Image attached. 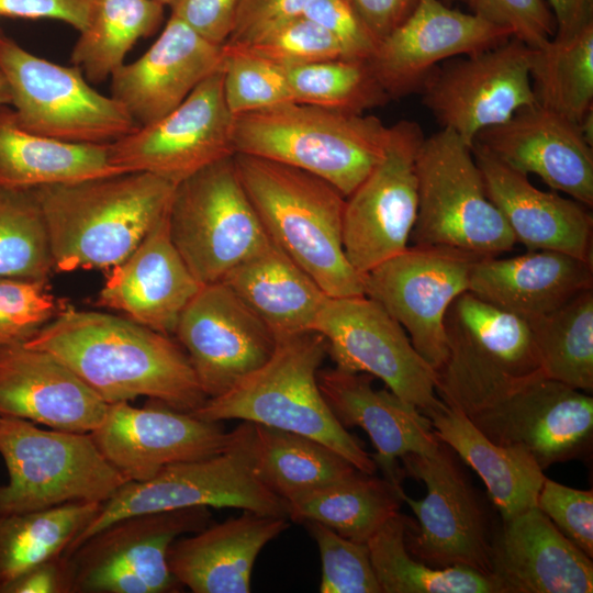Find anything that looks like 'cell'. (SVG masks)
Instances as JSON below:
<instances>
[{
  "mask_svg": "<svg viewBox=\"0 0 593 593\" xmlns=\"http://www.w3.org/2000/svg\"><path fill=\"white\" fill-rule=\"evenodd\" d=\"M11 104V93L4 77L0 74V107Z\"/></svg>",
  "mask_w": 593,
  "mask_h": 593,
  "instance_id": "680465c9",
  "label": "cell"
},
{
  "mask_svg": "<svg viewBox=\"0 0 593 593\" xmlns=\"http://www.w3.org/2000/svg\"><path fill=\"white\" fill-rule=\"evenodd\" d=\"M102 455L128 480L146 481L164 468L219 455L235 432L152 400L143 407L109 404L101 425L90 433Z\"/></svg>",
  "mask_w": 593,
  "mask_h": 593,
  "instance_id": "ffe728a7",
  "label": "cell"
},
{
  "mask_svg": "<svg viewBox=\"0 0 593 593\" xmlns=\"http://www.w3.org/2000/svg\"><path fill=\"white\" fill-rule=\"evenodd\" d=\"M224 51L223 89L233 116L294 102L283 66L244 46Z\"/></svg>",
  "mask_w": 593,
  "mask_h": 593,
  "instance_id": "ee69618b",
  "label": "cell"
},
{
  "mask_svg": "<svg viewBox=\"0 0 593 593\" xmlns=\"http://www.w3.org/2000/svg\"><path fill=\"white\" fill-rule=\"evenodd\" d=\"M97 0H0V15L23 19H55L82 32Z\"/></svg>",
  "mask_w": 593,
  "mask_h": 593,
  "instance_id": "db71d44e",
  "label": "cell"
},
{
  "mask_svg": "<svg viewBox=\"0 0 593 593\" xmlns=\"http://www.w3.org/2000/svg\"><path fill=\"white\" fill-rule=\"evenodd\" d=\"M101 504L74 502L42 511L0 513V593L35 566L66 553Z\"/></svg>",
  "mask_w": 593,
  "mask_h": 593,
  "instance_id": "8d00e7d4",
  "label": "cell"
},
{
  "mask_svg": "<svg viewBox=\"0 0 593 593\" xmlns=\"http://www.w3.org/2000/svg\"><path fill=\"white\" fill-rule=\"evenodd\" d=\"M163 18L164 5L156 0H97L70 61L88 81L101 82L124 64L126 54L139 38L159 27Z\"/></svg>",
  "mask_w": 593,
  "mask_h": 593,
  "instance_id": "f35d334b",
  "label": "cell"
},
{
  "mask_svg": "<svg viewBox=\"0 0 593 593\" xmlns=\"http://www.w3.org/2000/svg\"><path fill=\"white\" fill-rule=\"evenodd\" d=\"M0 74L9 86L16 122L33 134L109 144L137 127L125 108L94 90L78 67L38 57L1 29Z\"/></svg>",
  "mask_w": 593,
  "mask_h": 593,
  "instance_id": "8fae6325",
  "label": "cell"
},
{
  "mask_svg": "<svg viewBox=\"0 0 593 593\" xmlns=\"http://www.w3.org/2000/svg\"><path fill=\"white\" fill-rule=\"evenodd\" d=\"M447 354L435 391L467 416L545 377L528 323L473 293L458 295L445 315Z\"/></svg>",
  "mask_w": 593,
  "mask_h": 593,
  "instance_id": "8992f818",
  "label": "cell"
},
{
  "mask_svg": "<svg viewBox=\"0 0 593 593\" xmlns=\"http://www.w3.org/2000/svg\"><path fill=\"white\" fill-rule=\"evenodd\" d=\"M111 165L108 144H78L33 134L13 110L0 107V187L35 189L122 174Z\"/></svg>",
  "mask_w": 593,
  "mask_h": 593,
  "instance_id": "836d02e7",
  "label": "cell"
},
{
  "mask_svg": "<svg viewBox=\"0 0 593 593\" xmlns=\"http://www.w3.org/2000/svg\"><path fill=\"white\" fill-rule=\"evenodd\" d=\"M224 45L200 35L176 15L136 60L111 76V97L137 126L156 122L176 109L224 61Z\"/></svg>",
  "mask_w": 593,
  "mask_h": 593,
  "instance_id": "603a6c76",
  "label": "cell"
},
{
  "mask_svg": "<svg viewBox=\"0 0 593 593\" xmlns=\"http://www.w3.org/2000/svg\"><path fill=\"white\" fill-rule=\"evenodd\" d=\"M232 125L222 66L171 112L109 143V160L124 172H149L177 184L234 155Z\"/></svg>",
  "mask_w": 593,
  "mask_h": 593,
  "instance_id": "ac0fdd59",
  "label": "cell"
},
{
  "mask_svg": "<svg viewBox=\"0 0 593 593\" xmlns=\"http://www.w3.org/2000/svg\"><path fill=\"white\" fill-rule=\"evenodd\" d=\"M326 356V340L315 331L280 337L260 368L224 394L206 399L192 414L210 422L239 419L307 436L357 470L374 474L371 455L337 421L320 390L317 372Z\"/></svg>",
  "mask_w": 593,
  "mask_h": 593,
  "instance_id": "277c9868",
  "label": "cell"
},
{
  "mask_svg": "<svg viewBox=\"0 0 593 593\" xmlns=\"http://www.w3.org/2000/svg\"><path fill=\"white\" fill-rule=\"evenodd\" d=\"M426 416L437 438L481 478L501 521L536 506L546 477L529 452L495 444L467 415L445 404Z\"/></svg>",
  "mask_w": 593,
  "mask_h": 593,
  "instance_id": "d6a6232c",
  "label": "cell"
},
{
  "mask_svg": "<svg viewBox=\"0 0 593 593\" xmlns=\"http://www.w3.org/2000/svg\"><path fill=\"white\" fill-rule=\"evenodd\" d=\"M409 519L400 512L367 541L382 593H500L490 575L460 566L433 568L406 548Z\"/></svg>",
  "mask_w": 593,
  "mask_h": 593,
  "instance_id": "74e56055",
  "label": "cell"
},
{
  "mask_svg": "<svg viewBox=\"0 0 593 593\" xmlns=\"http://www.w3.org/2000/svg\"><path fill=\"white\" fill-rule=\"evenodd\" d=\"M4 593H72V571L66 553L44 561L12 582Z\"/></svg>",
  "mask_w": 593,
  "mask_h": 593,
  "instance_id": "9f6ffc18",
  "label": "cell"
},
{
  "mask_svg": "<svg viewBox=\"0 0 593 593\" xmlns=\"http://www.w3.org/2000/svg\"><path fill=\"white\" fill-rule=\"evenodd\" d=\"M244 47L283 67L344 58L335 37L305 15L281 24Z\"/></svg>",
  "mask_w": 593,
  "mask_h": 593,
  "instance_id": "7dc6e473",
  "label": "cell"
},
{
  "mask_svg": "<svg viewBox=\"0 0 593 593\" xmlns=\"http://www.w3.org/2000/svg\"><path fill=\"white\" fill-rule=\"evenodd\" d=\"M288 519L244 511L210 524L172 542L168 567L194 593H248L257 556L289 527Z\"/></svg>",
  "mask_w": 593,
  "mask_h": 593,
  "instance_id": "f546056e",
  "label": "cell"
},
{
  "mask_svg": "<svg viewBox=\"0 0 593 593\" xmlns=\"http://www.w3.org/2000/svg\"><path fill=\"white\" fill-rule=\"evenodd\" d=\"M174 335L208 399L224 394L273 354L271 328L224 282L203 284Z\"/></svg>",
  "mask_w": 593,
  "mask_h": 593,
  "instance_id": "d6986e66",
  "label": "cell"
},
{
  "mask_svg": "<svg viewBox=\"0 0 593 593\" xmlns=\"http://www.w3.org/2000/svg\"><path fill=\"white\" fill-rule=\"evenodd\" d=\"M527 323L545 377L591 394L593 288Z\"/></svg>",
  "mask_w": 593,
  "mask_h": 593,
  "instance_id": "60d3db41",
  "label": "cell"
},
{
  "mask_svg": "<svg viewBox=\"0 0 593 593\" xmlns=\"http://www.w3.org/2000/svg\"><path fill=\"white\" fill-rule=\"evenodd\" d=\"M480 258L443 245H412L363 275L365 294L404 328L415 350L434 369L447 354L445 315L468 291Z\"/></svg>",
  "mask_w": 593,
  "mask_h": 593,
  "instance_id": "e0dca14e",
  "label": "cell"
},
{
  "mask_svg": "<svg viewBox=\"0 0 593 593\" xmlns=\"http://www.w3.org/2000/svg\"><path fill=\"white\" fill-rule=\"evenodd\" d=\"M156 1L161 3L163 5H169L171 8L177 0H156Z\"/></svg>",
  "mask_w": 593,
  "mask_h": 593,
  "instance_id": "91938a15",
  "label": "cell"
},
{
  "mask_svg": "<svg viewBox=\"0 0 593 593\" xmlns=\"http://www.w3.org/2000/svg\"><path fill=\"white\" fill-rule=\"evenodd\" d=\"M377 42L398 29L421 0H345Z\"/></svg>",
  "mask_w": 593,
  "mask_h": 593,
  "instance_id": "11a10c76",
  "label": "cell"
},
{
  "mask_svg": "<svg viewBox=\"0 0 593 593\" xmlns=\"http://www.w3.org/2000/svg\"><path fill=\"white\" fill-rule=\"evenodd\" d=\"M311 331L326 340L335 368L380 379L425 415L444 405L435 391V370L398 321L368 295L328 296Z\"/></svg>",
  "mask_w": 593,
  "mask_h": 593,
  "instance_id": "5bb4252c",
  "label": "cell"
},
{
  "mask_svg": "<svg viewBox=\"0 0 593 593\" xmlns=\"http://www.w3.org/2000/svg\"><path fill=\"white\" fill-rule=\"evenodd\" d=\"M418 206L410 240L479 257L511 250L515 237L489 199L471 147L441 128L424 137L416 156Z\"/></svg>",
  "mask_w": 593,
  "mask_h": 593,
  "instance_id": "ba28073f",
  "label": "cell"
},
{
  "mask_svg": "<svg viewBox=\"0 0 593 593\" xmlns=\"http://www.w3.org/2000/svg\"><path fill=\"white\" fill-rule=\"evenodd\" d=\"M389 126L374 115L290 102L233 116L234 154L315 175L345 198L382 158Z\"/></svg>",
  "mask_w": 593,
  "mask_h": 593,
  "instance_id": "5b68a950",
  "label": "cell"
},
{
  "mask_svg": "<svg viewBox=\"0 0 593 593\" xmlns=\"http://www.w3.org/2000/svg\"><path fill=\"white\" fill-rule=\"evenodd\" d=\"M294 102L362 113L391 99L368 60L334 58L284 67Z\"/></svg>",
  "mask_w": 593,
  "mask_h": 593,
  "instance_id": "b9f144b4",
  "label": "cell"
},
{
  "mask_svg": "<svg viewBox=\"0 0 593 593\" xmlns=\"http://www.w3.org/2000/svg\"><path fill=\"white\" fill-rule=\"evenodd\" d=\"M65 307L48 281L0 276V346L26 343Z\"/></svg>",
  "mask_w": 593,
  "mask_h": 593,
  "instance_id": "bcb514c9",
  "label": "cell"
},
{
  "mask_svg": "<svg viewBox=\"0 0 593 593\" xmlns=\"http://www.w3.org/2000/svg\"><path fill=\"white\" fill-rule=\"evenodd\" d=\"M167 213L123 261L109 269L97 304L170 336L203 284L175 247Z\"/></svg>",
  "mask_w": 593,
  "mask_h": 593,
  "instance_id": "4316f807",
  "label": "cell"
},
{
  "mask_svg": "<svg viewBox=\"0 0 593 593\" xmlns=\"http://www.w3.org/2000/svg\"><path fill=\"white\" fill-rule=\"evenodd\" d=\"M242 184L268 235L331 298L365 294L343 246L345 197L324 179L234 154Z\"/></svg>",
  "mask_w": 593,
  "mask_h": 593,
  "instance_id": "3957f363",
  "label": "cell"
},
{
  "mask_svg": "<svg viewBox=\"0 0 593 593\" xmlns=\"http://www.w3.org/2000/svg\"><path fill=\"white\" fill-rule=\"evenodd\" d=\"M472 12L507 30L532 48L551 40L557 31L552 11L545 0H465Z\"/></svg>",
  "mask_w": 593,
  "mask_h": 593,
  "instance_id": "681fc988",
  "label": "cell"
},
{
  "mask_svg": "<svg viewBox=\"0 0 593 593\" xmlns=\"http://www.w3.org/2000/svg\"><path fill=\"white\" fill-rule=\"evenodd\" d=\"M592 288V261L553 250H528L507 258H478L468 291L527 322Z\"/></svg>",
  "mask_w": 593,
  "mask_h": 593,
  "instance_id": "4dcf8cb0",
  "label": "cell"
},
{
  "mask_svg": "<svg viewBox=\"0 0 593 593\" xmlns=\"http://www.w3.org/2000/svg\"><path fill=\"white\" fill-rule=\"evenodd\" d=\"M251 425L242 422L234 428L232 445L219 455L170 465L146 481L126 482L101 504L99 513L66 553L111 523L138 514L208 506L288 517L287 503L255 473L250 454Z\"/></svg>",
  "mask_w": 593,
  "mask_h": 593,
  "instance_id": "9c48e42d",
  "label": "cell"
},
{
  "mask_svg": "<svg viewBox=\"0 0 593 593\" xmlns=\"http://www.w3.org/2000/svg\"><path fill=\"white\" fill-rule=\"evenodd\" d=\"M491 577L500 593H591L593 563L534 506L502 521L494 536Z\"/></svg>",
  "mask_w": 593,
  "mask_h": 593,
  "instance_id": "f1b7e54d",
  "label": "cell"
},
{
  "mask_svg": "<svg viewBox=\"0 0 593 593\" xmlns=\"http://www.w3.org/2000/svg\"><path fill=\"white\" fill-rule=\"evenodd\" d=\"M478 143L513 169L593 205V150L578 123L538 104L481 131Z\"/></svg>",
  "mask_w": 593,
  "mask_h": 593,
  "instance_id": "cb8c5ba5",
  "label": "cell"
},
{
  "mask_svg": "<svg viewBox=\"0 0 593 593\" xmlns=\"http://www.w3.org/2000/svg\"><path fill=\"white\" fill-rule=\"evenodd\" d=\"M303 15L335 37L344 58L368 60L377 47V42L345 0H311Z\"/></svg>",
  "mask_w": 593,
  "mask_h": 593,
  "instance_id": "f907efd6",
  "label": "cell"
},
{
  "mask_svg": "<svg viewBox=\"0 0 593 593\" xmlns=\"http://www.w3.org/2000/svg\"><path fill=\"white\" fill-rule=\"evenodd\" d=\"M311 0H239L224 45L247 46L281 24L303 15Z\"/></svg>",
  "mask_w": 593,
  "mask_h": 593,
  "instance_id": "816d5d0a",
  "label": "cell"
},
{
  "mask_svg": "<svg viewBox=\"0 0 593 593\" xmlns=\"http://www.w3.org/2000/svg\"><path fill=\"white\" fill-rule=\"evenodd\" d=\"M47 227L34 189L0 187V276L48 281Z\"/></svg>",
  "mask_w": 593,
  "mask_h": 593,
  "instance_id": "7bdbcfd3",
  "label": "cell"
},
{
  "mask_svg": "<svg viewBox=\"0 0 593 593\" xmlns=\"http://www.w3.org/2000/svg\"><path fill=\"white\" fill-rule=\"evenodd\" d=\"M24 345L59 358L108 404L146 396L192 413L208 399L179 343L128 317L66 305Z\"/></svg>",
  "mask_w": 593,
  "mask_h": 593,
  "instance_id": "6da1fadb",
  "label": "cell"
},
{
  "mask_svg": "<svg viewBox=\"0 0 593 593\" xmlns=\"http://www.w3.org/2000/svg\"><path fill=\"white\" fill-rule=\"evenodd\" d=\"M167 215L175 247L202 284L221 281L269 239L233 156L177 183Z\"/></svg>",
  "mask_w": 593,
  "mask_h": 593,
  "instance_id": "7c38bea8",
  "label": "cell"
},
{
  "mask_svg": "<svg viewBox=\"0 0 593 593\" xmlns=\"http://www.w3.org/2000/svg\"><path fill=\"white\" fill-rule=\"evenodd\" d=\"M251 424L250 454L255 473L286 503L357 471L348 460L318 440Z\"/></svg>",
  "mask_w": 593,
  "mask_h": 593,
  "instance_id": "e575fe53",
  "label": "cell"
},
{
  "mask_svg": "<svg viewBox=\"0 0 593 593\" xmlns=\"http://www.w3.org/2000/svg\"><path fill=\"white\" fill-rule=\"evenodd\" d=\"M557 31L555 36L566 37L593 23V0H548Z\"/></svg>",
  "mask_w": 593,
  "mask_h": 593,
  "instance_id": "6f0895ef",
  "label": "cell"
},
{
  "mask_svg": "<svg viewBox=\"0 0 593 593\" xmlns=\"http://www.w3.org/2000/svg\"><path fill=\"white\" fill-rule=\"evenodd\" d=\"M536 506L560 533L588 557H593V492L544 480Z\"/></svg>",
  "mask_w": 593,
  "mask_h": 593,
  "instance_id": "c3c4849f",
  "label": "cell"
},
{
  "mask_svg": "<svg viewBox=\"0 0 593 593\" xmlns=\"http://www.w3.org/2000/svg\"><path fill=\"white\" fill-rule=\"evenodd\" d=\"M400 461L404 475L426 486V495L421 500L401 493L418 523L413 526L409 521L405 534L409 552L433 568L460 566L491 577L497 527L461 459L440 441L432 452L409 454Z\"/></svg>",
  "mask_w": 593,
  "mask_h": 593,
  "instance_id": "30bf717a",
  "label": "cell"
},
{
  "mask_svg": "<svg viewBox=\"0 0 593 593\" xmlns=\"http://www.w3.org/2000/svg\"><path fill=\"white\" fill-rule=\"evenodd\" d=\"M302 524L318 547L321 593H382L366 542L343 537L316 522Z\"/></svg>",
  "mask_w": 593,
  "mask_h": 593,
  "instance_id": "f6af8a7d",
  "label": "cell"
},
{
  "mask_svg": "<svg viewBox=\"0 0 593 593\" xmlns=\"http://www.w3.org/2000/svg\"><path fill=\"white\" fill-rule=\"evenodd\" d=\"M239 0H177L171 14L206 40L224 45L232 30Z\"/></svg>",
  "mask_w": 593,
  "mask_h": 593,
  "instance_id": "f5cc1de1",
  "label": "cell"
},
{
  "mask_svg": "<svg viewBox=\"0 0 593 593\" xmlns=\"http://www.w3.org/2000/svg\"><path fill=\"white\" fill-rule=\"evenodd\" d=\"M486 194L516 243L528 250H553L592 261L593 219L588 206L536 188L527 175L504 164L484 147H471Z\"/></svg>",
  "mask_w": 593,
  "mask_h": 593,
  "instance_id": "83f0119b",
  "label": "cell"
},
{
  "mask_svg": "<svg viewBox=\"0 0 593 593\" xmlns=\"http://www.w3.org/2000/svg\"><path fill=\"white\" fill-rule=\"evenodd\" d=\"M176 184L127 171L35 188L54 271L111 269L167 213Z\"/></svg>",
  "mask_w": 593,
  "mask_h": 593,
  "instance_id": "7a4b0ae2",
  "label": "cell"
},
{
  "mask_svg": "<svg viewBox=\"0 0 593 593\" xmlns=\"http://www.w3.org/2000/svg\"><path fill=\"white\" fill-rule=\"evenodd\" d=\"M403 488L384 478L355 473L287 503L288 518L320 523L343 537L366 542L400 512Z\"/></svg>",
  "mask_w": 593,
  "mask_h": 593,
  "instance_id": "d590c367",
  "label": "cell"
},
{
  "mask_svg": "<svg viewBox=\"0 0 593 593\" xmlns=\"http://www.w3.org/2000/svg\"><path fill=\"white\" fill-rule=\"evenodd\" d=\"M534 48L510 37L484 52L436 67L419 92L443 128L472 147L477 135L537 104L530 79Z\"/></svg>",
  "mask_w": 593,
  "mask_h": 593,
  "instance_id": "2e32d148",
  "label": "cell"
},
{
  "mask_svg": "<svg viewBox=\"0 0 593 593\" xmlns=\"http://www.w3.org/2000/svg\"><path fill=\"white\" fill-rule=\"evenodd\" d=\"M530 79L538 105L579 124L593 110V23L534 48Z\"/></svg>",
  "mask_w": 593,
  "mask_h": 593,
  "instance_id": "ab89813d",
  "label": "cell"
},
{
  "mask_svg": "<svg viewBox=\"0 0 593 593\" xmlns=\"http://www.w3.org/2000/svg\"><path fill=\"white\" fill-rule=\"evenodd\" d=\"M208 506L146 513L118 519L66 553L72 593H170L182 585L167 555L181 536L211 524Z\"/></svg>",
  "mask_w": 593,
  "mask_h": 593,
  "instance_id": "4fadbf2b",
  "label": "cell"
},
{
  "mask_svg": "<svg viewBox=\"0 0 593 593\" xmlns=\"http://www.w3.org/2000/svg\"><path fill=\"white\" fill-rule=\"evenodd\" d=\"M511 33L441 0H421L415 11L377 45L368 63L390 99L419 92L439 61L496 47Z\"/></svg>",
  "mask_w": 593,
  "mask_h": 593,
  "instance_id": "7402d4cb",
  "label": "cell"
},
{
  "mask_svg": "<svg viewBox=\"0 0 593 593\" xmlns=\"http://www.w3.org/2000/svg\"><path fill=\"white\" fill-rule=\"evenodd\" d=\"M280 337L311 331L328 298L270 238L221 280Z\"/></svg>",
  "mask_w": 593,
  "mask_h": 593,
  "instance_id": "1f68e13d",
  "label": "cell"
},
{
  "mask_svg": "<svg viewBox=\"0 0 593 593\" xmlns=\"http://www.w3.org/2000/svg\"><path fill=\"white\" fill-rule=\"evenodd\" d=\"M444 3L450 5L451 3L456 2V1H465V0H441Z\"/></svg>",
  "mask_w": 593,
  "mask_h": 593,
  "instance_id": "94428289",
  "label": "cell"
},
{
  "mask_svg": "<svg viewBox=\"0 0 593 593\" xmlns=\"http://www.w3.org/2000/svg\"><path fill=\"white\" fill-rule=\"evenodd\" d=\"M373 377L337 368L318 370L320 390L337 421L347 429H363L376 452L371 455L383 478L402 488L399 460L409 454L434 451L440 440L418 407L387 389H374Z\"/></svg>",
  "mask_w": 593,
  "mask_h": 593,
  "instance_id": "484cf974",
  "label": "cell"
},
{
  "mask_svg": "<svg viewBox=\"0 0 593 593\" xmlns=\"http://www.w3.org/2000/svg\"><path fill=\"white\" fill-rule=\"evenodd\" d=\"M0 455L9 474L0 484V513L104 503L128 482L90 433L42 429L26 419L0 416Z\"/></svg>",
  "mask_w": 593,
  "mask_h": 593,
  "instance_id": "52a82bcc",
  "label": "cell"
},
{
  "mask_svg": "<svg viewBox=\"0 0 593 593\" xmlns=\"http://www.w3.org/2000/svg\"><path fill=\"white\" fill-rule=\"evenodd\" d=\"M108 407L49 351L24 344L0 346V416L52 429L91 433L103 422Z\"/></svg>",
  "mask_w": 593,
  "mask_h": 593,
  "instance_id": "d4e9b609",
  "label": "cell"
},
{
  "mask_svg": "<svg viewBox=\"0 0 593 593\" xmlns=\"http://www.w3.org/2000/svg\"><path fill=\"white\" fill-rule=\"evenodd\" d=\"M492 441L521 447L545 470L579 456L593 433V398L539 377L471 416Z\"/></svg>",
  "mask_w": 593,
  "mask_h": 593,
  "instance_id": "44dd1931",
  "label": "cell"
},
{
  "mask_svg": "<svg viewBox=\"0 0 593 593\" xmlns=\"http://www.w3.org/2000/svg\"><path fill=\"white\" fill-rule=\"evenodd\" d=\"M424 137L413 121L389 126L382 158L345 199L344 251L362 277L409 246L418 206L416 156Z\"/></svg>",
  "mask_w": 593,
  "mask_h": 593,
  "instance_id": "9a60e30c",
  "label": "cell"
}]
</instances>
